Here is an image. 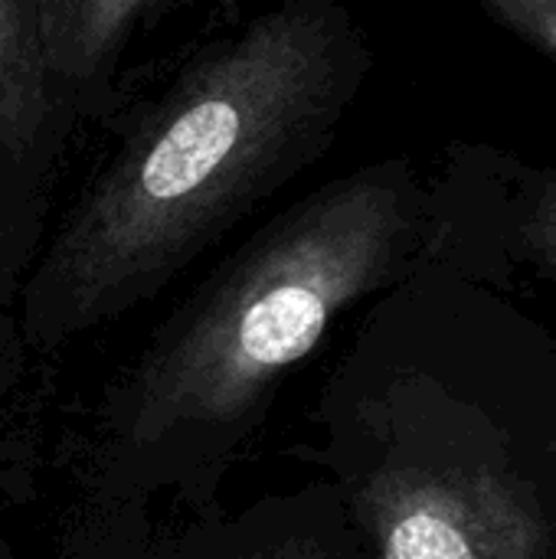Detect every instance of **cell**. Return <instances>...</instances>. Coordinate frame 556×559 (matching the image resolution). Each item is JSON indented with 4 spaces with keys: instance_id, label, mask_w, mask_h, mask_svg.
Instances as JSON below:
<instances>
[{
    "instance_id": "2",
    "label": "cell",
    "mask_w": 556,
    "mask_h": 559,
    "mask_svg": "<svg viewBox=\"0 0 556 559\" xmlns=\"http://www.w3.org/2000/svg\"><path fill=\"white\" fill-rule=\"evenodd\" d=\"M406 160L360 167L259 229L167 328L118 409L115 481H167L187 459L213 465L259 419L272 386L315 350L344 295L393 249L406 223ZM164 481V485H167Z\"/></svg>"
},
{
    "instance_id": "3",
    "label": "cell",
    "mask_w": 556,
    "mask_h": 559,
    "mask_svg": "<svg viewBox=\"0 0 556 559\" xmlns=\"http://www.w3.org/2000/svg\"><path fill=\"white\" fill-rule=\"evenodd\" d=\"M79 111L43 43L36 0H0V305L33 259Z\"/></svg>"
},
{
    "instance_id": "1",
    "label": "cell",
    "mask_w": 556,
    "mask_h": 559,
    "mask_svg": "<svg viewBox=\"0 0 556 559\" xmlns=\"http://www.w3.org/2000/svg\"><path fill=\"white\" fill-rule=\"evenodd\" d=\"M374 52L341 0H279L200 43L118 128L26 282V324L111 318L229 233L334 144Z\"/></svg>"
},
{
    "instance_id": "5",
    "label": "cell",
    "mask_w": 556,
    "mask_h": 559,
    "mask_svg": "<svg viewBox=\"0 0 556 559\" xmlns=\"http://www.w3.org/2000/svg\"><path fill=\"white\" fill-rule=\"evenodd\" d=\"M383 559H475L462 531L436 511H410L387 534Z\"/></svg>"
},
{
    "instance_id": "4",
    "label": "cell",
    "mask_w": 556,
    "mask_h": 559,
    "mask_svg": "<svg viewBox=\"0 0 556 559\" xmlns=\"http://www.w3.org/2000/svg\"><path fill=\"white\" fill-rule=\"evenodd\" d=\"M49 66L82 121H108L128 49L184 0H36Z\"/></svg>"
},
{
    "instance_id": "6",
    "label": "cell",
    "mask_w": 556,
    "mask_h": 559,
    "mask_svg": "<svg viewBox=\"0 0 556 559\" xmlns=\"http://www.w3.org/2000/svg\"><path fill=\"white\" fill-rule=\"evenodd\" d=\"M495 23L556 59V0H475Z\"/></svg>"
}]
</instances>
